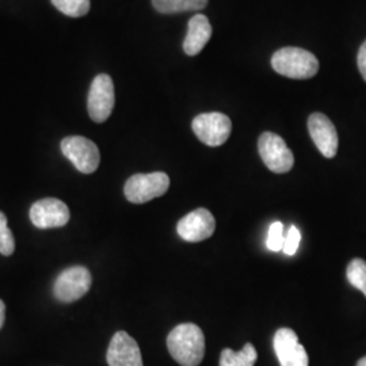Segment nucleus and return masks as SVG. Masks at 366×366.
Masks as SVG:
<instances>
[{
    "label": "nucleus",
    "instance_id": "7ed1b4c3",
    "mask_svg": "<svg viewBox=\"0 0 366 366\" xmlns=\"http://www.w3.org/2000/svg\"><path fill=\"white\" fill-rule=\"evenodd\" d=\"M170 187V178L166 172L136 174L125 183L124 193L132 204H145L154 198L167 193Z\"/></svg>",
    "mask_w": 366,
    "mask_h": 366
},
{
    "label": "nucleus",
    "instance_id": "a211bd4d",
    "mask_svg": "<svg viewBox=\"0 0 366 366\" xmlns=\"http://www.w3.org/2000/svg\"><path fill=\"white\" fill-rule=\"evenodd\" d=\"M52 4L60 13L72 18L84 16L90 11V0H52Z\"/></svg>",
    "mask_w": 366,
    "mask_h": 366
},
{
    "label": "nucleus",
    "instance_id": "39448f33",
    "mask_svg": "<svg viewBox=\"0 0 366 366\" xmlns=\"http://www.w3.org/2000/svg\"><path fill=\"white\" fill-rule=\"evenodd\" d=\"M116 104L113 79L106 74L97 75L92 80L87 99V110L94 122L102 124L112 116Z\"/></svg>",
    "mask_w": 366,
    "mask_h": 366
},
{
    "label": "nucleus",
    "instance_id": "20e7f679",
    "mask_svg": "<svg viewBox=\"0 0 366 366\" xmlns=\"http://www.w3.org/2000/svg\"><path fill=\"white\" fill-rule=\"evenodd\" d=\"M258 151L266 167L275 174L289 172L295 164V157L285 140L273 132L262 133Z\"/></svg>",
    "mask_w": 366,
    "mask_h": 366
},
{
    "label": "nucleus",
    "instance_id": "f03ea898",
    "mask_svg": "<svg viewBox=\"0 0 366 366\" xmlns=\"http://www.w3.org/2000/svg\"><path fill=\"white\" fill-rule=\"evenodd\" d=\"M272 66L277 74L290 79H311L319 71V60L314 53L301 48L287 46L278 49L272 57Z\"/></svg>",
    "mask_w": 366,
    "mask_h": 366
},
{
    "label": "nucleus",
    "instance_id": "6e6552de",
    "mask_svg": "<svg viewBox=\"0 0 366 366\" xmlns=\"http://www.w3.org/2000/svg\"><path fill=\"white\" fill-rule=\"evenodd\" d=\"M92 282V274L86 267L83 266L68 267L64 272H61L54 281V285H53L54 297L63 302L79 300L90 290Z\"/></svg>",
    "mask_w": 366,
    "mask_h": 366
},
{
    "label": "nucleus",
    "instance_id": "423d86ee",
    "mask_svg": "<svg viewBox=\"0 0 366 366\" xmlns=\"http://www.w3.org/2000/svg\"><path fill=\"white\" fill-rule=\"evenodd\" d=\"M63 155L83 174H92L98 170L101 154L95 143L83 136H69L61 142Z\"/></svg>",
    "mask_w": 366,
    "mask_h": 366
},
{
    "label": "nucleus",
    "instance_id": "f257e3e1",
    "mask_svg": "<svg viewBox=\"0 0 366 366\" xmlns=\"http://www.w3.org/2000/svg\"><path fill=\"white\" fill-rule=\"evenodd\" d=\"M167 347L179 365L198 366L205 355L204 332L193 323L179 325L169 334Z\"/></svg>",
    "mask_w": 366,
    "mask_h": 366
},
{
    "label": "nucleus",
    "instance_id": "4468645a",
    "mask_svg": "<svg viewBox=\"0 0 366 366\" xmlns=\"http://www.w3.org/2000/svg\"><path fill=\"white\" fill-rule=\"evenodd\" d=\"M212 37V26L209 19L204 14H197L190 21L187 27V36L183 41V51L187 56H197Z\"/></svg>",
    "mask_w": 366,
    "mask_h": 366
},
{
    "label": "nucleus",
    "instance_id": "0eeeda50",
    "mask_svg": "<svg viewBox=\"0 0 366 366\" xmlns=\"http://www.w3.org/2000/svg\"><path fill=\"white\" fill-rule=\"evenodd\" d=\"M192 128L204 144L220 147L229 139L232 122L228 116L222 113H202L193 119Z\"/></svg>",
    "mask_w": 366,
    "mask_h": 366
},
{
    "label": "nucleus",
    "instance_id": "ddd939ff",
    "mask_svg": "<svg viewBox=\"0 0 366 366\" xmlns=\"http://www.w3.org/2000/svg\"><path fill=\"white\" fill-rule=\"evenodd\" d=\"M106 360L109 366H143V357L137 342L125 331L114 334Z\"/></svg>",
    "mask_w": 366,
    "mask_h": 366
},
{
    "label": "nucleus",
    "instance_id": "9d476101",
    "mask_svg": "<svg viewBox=\"0 0 366 366\" xmlns=\"http://www.w3.org/2000/svg\"><path fill=\"white\" fill-rule=\"evenodd\" d=\"M274 352L281 366H308V354L290 328H280L273 340Z\"/></svg>",
    "mask_w": 366,
    "mask_h": 366
},
{
    "label": "nucleus",
    "instance_id": "4be33fe9",
    "mask_svg": "<svg viewBox=\"0 0 366 366\" xmlns=\"http://www.w3.org/2000/svg\"><path fill=\"white\" fill-rule=\"evenodd\" d=\"M357 63H358V69L362 75V78L366 81V41L361 45L360 51H358V57H357Z\"/></svg>",
    "mask_w": 366,
    "mask_h": 366
},
{
    "label": "nucleus",
    "instance_id": "9b49d317",
    "mask_svg": "<svg viewBox=\"0 0 366 366\" xmlns=\"http://www.w3.org/2000/svg\"><path fill=\"white\" fill-rule=\"evenodd\" d=\"M214 229H216L214 217L209 210L205 208H198L190 212L189 214L182 217L177 225L178 235L181 236L183 240L190 243H198V242L207 240L208 237L213 235Z\"/></svg>",
    "mask_w": 366,
    "mask_h": 366
},
{
    "label": "nucleus",
    "instance_id": "f3484780",
    "mask_svg": "<svg viewBox=\"0 0 366 366\" xmlns=\"http://www.w3.org/2000/svg\"><path fill=\"white\" fill-rule=\"evenodd\" d=\"M346 275L350 285L361 290L366 297V262L361 258L353 259L347 266Z\"/></svg>",
    "mask_w": 366,
    "mask_h": 366
},
{
    "label": "nucleus",
    "instance_id": "5701e85b",
    "mask_svg": "<svg viewBox=\"0 0 366 366\" xmlns=\"http://www.w3.org/2000/svg\"><path fill=\"white\" fill-rule=\"evenodd\" d=\"M4 319H6V304L0 300V328L4 325Z\"/></svg>",
    "mask_w": 366,
    "mask_h": 366
},
{
    "label": "nucleus",
    "instance_id": "dca6fc26",
    "mask_svg": "<svg viewBox=\"0 0 366 366\" xmlns=\"http://www.w3.org/2000/svg\"><path fill=\"white\" fill-rule=\"evenodd\" d=\"M152 4L159 13L178 14L202 10L208 0H152Z\"/></svg>",
    "mask_w": 366,
    "mask_h": 366
},
{
    "label": "nucleus",
    "instance_id": "b1692460",
    "mask_svg": "<svg viewBox=\"0 0 366 366\" xmlns=\"http://www.w3.org/2000/svg\"><path fill=\"white\" fill-rule=\"evenodd\" d=\"M357 366H366V357H362V358L357 362Z\"/></svg>",
    "mask_w": 366,
    "mask_h": 366
},
{
    "label": "nucleus",
    "instance_id": "412c9836",
    "mask_svg": "<svg viewBox=\"0 0 366 366\" xmlns=\"http://www.w3.org/2000/svg\"><path fill=\"white\" fill-rule=\"evenodd\" d=\"M301 234L300 231L292 225L289 228L288 234L285 236V240H284V249L282 251L287 254V255H295L296 251L299 249V244H300Z\"/></svg>",
    "mask_w": 366,
    "mask_h": 366
},
{
    "label": "nucleus",
    "instance_id": "2eb2a0df",
    "mask_svg": "<svg viewBox=\"0 0 366 366\" xmlns=\"http://www.w3.org/2000/svg\"><path fill=\"white\" fill-rule=\"evenodd\" d=\"M258 360V353L254 345L246 343L240 352L224 349L220 355V366H254Z\"/></svg>",
    "mask_w": 366,
    "mask_h": 366
},
{
    "label": "nucleus",
    "instance_id": "aec40b11",
    "mask_svg": "<svg viewBox=\"0 0 366 366\" xmlns=\"http://www.w3.org/2000/svg\"><path fill=\"white\" fill-rule=\"evenodd\" d=\"M284 240H285V236H284V224L280 222H275L270 225V229H269V235H267V249L273 252H278V251H282L284 249Z\"/></svg>",
    "mask_w": 366,
    "mask_h": 366
},
{
    "label": "nucleus",
    "instance_id": "1a4fd4ad",
    "mask_svg": "<svg viewBox=\"0 0 366 366\" xmlns=\"http://www.w3.org/2000/svg\"><path fill=\"white\" fill-rule=\"evenodd\" d=\"M71 213L66 204L57 198H44L30 208V220L39 229L60 228L69 222Z\"/></svg>",
    "mask_w": 366,
    "mask_h": 366
},
{
    "label": "nucleus",
    "instance_id": "f8f14e48",
    "mask_svg": "<svg viewBox=\"0 0 366 366\" xmlns=\"http://www.w3.org/2000/svg\"><path fill=\"white\" fill-rule=\"evenodd\" d=\"M308 131L323 157L332 159L337 155L340 139L334 124L327 116L322 113L311 114L308 118Z\"/></svg>",
    "mask_w": 366,
    "mask_h": 366
},
{
    "label": "nucleus",
    "instance_id": "6ab92c4d",
    "mask_svg": "<svg viewBox=\"0 0 366 366\" xmlns=\"http://www.w3.org/2000/svg\"><path fill=\"white\" fill-rule=\"evenodd\" d=\"M15 249V240H14L13 232L9 228L7 217L0 210V254L4 257L13 255Z\"/></svg>",
    "mask_w": 366,
    "mask_h": 366
}]
</instances>
